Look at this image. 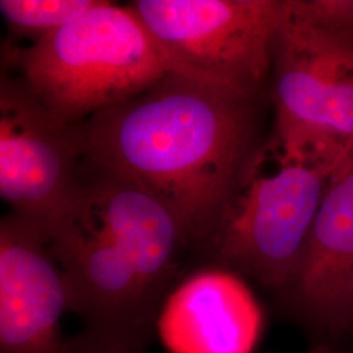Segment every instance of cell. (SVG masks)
<instances>
[{
	"label": "cell",
	"mask_w": 353,
	"mask_h": 353,
	"mask_svg": "<svg viewBox=\"0 0 353 353\" xmlns=\"http://www.w3.org/2000/svg\"><path fill=\"white\" fill-rule=\"evenodd\" d=\"M258 96L169 72L81 123L83 157L148 191L204 250L262 145Z\"/></svg>",
	"instance_id": "obj_1"
},
{
	"label": "cell",
	"mask_w": 353,
	"mask_h": 353,
	"mask_svg": "<svg viewBox=\"0 0 353 353\" xmlns=\"http://www.w3.org/2000/svg\"><path fill=\"white\" fill-rule=\"evenodd\" d=\"M4 51L3 61L17 67L38 101L67 126H80L172 72L131 4L103 0L37 42Z\"/></svg>",
	"instance_id": "obj_2"
},
{
	"label": "cell",
	"mask_w": 353,
	"mask_h": 353,
	"mask_svg": "<svg viewBox=\"0 0 353 353\" xmlns=\"http://www.w3.org/2000/svg\"><path fill=\"white\" fill-rule=\"evenodd\" d=\"M336 170L272 135L255 152L204 252L216 265L283 294L301 265Z\"/></svg>",
	"instance_id": "obj_3"
},
{
	"label": "cell",
	"mask_w": 353,
	"mask_h": 353,
	"mask_svg": "<svg viewBox=\"0 0 353 353\" xmlns=\"http://www.w3.org/2000/svg\"><path fill=\"white\" fill-rule=\"evenodd\" d=\"M172 72L259 96L288 0H137Z\"/></svg>",
	"instance_id": "obj_4"
},
{
	"label": "cell",
	"mask_w": 353,
	"mask_h": 353,
	"mask_svg": "<svg viewBox=\"0 0 353 353\" xmlns=\"http://www.w3.org/2000/svg\"><path fill=\"white\" fill-rule=\"evenodd\" d=\"M272 75L274 137L339 169L353 156V42L310 23L288 0Z\"/></svg>",
	"instance_id": "obj_5"
},
{
	"label": "cell",
	"mask_w": 353,
	"mask_h": 353,
	"mask_svg": "<svg viewBox=\"0 0 353 353\" xmlns=\"http://www.w3.org/2000/svg\"><path fill=\"white\" fill-rule=\"evenodd\" d=\"M83 159L79 126L58 122L20 76L0 81V196L45 230L74 202Z\"/></svg>",
	"instance_id": "obj_6"
},
{
	"label": "cell",
	"mask_w": 353,
	"mask_h": 353,
	"mask_svg": "<svg viewBox=\"0 0 353 353\" xmlns=\"http://www.w3.org/2000/svg\"><path fill=\"white\" fill-rule=\"evenodd\" d=\"M50 248L63 271L71 310L109 341L128 351L157 305L143 288L126 254L76 190L74 202L49 229Z\"/></svg>",
	"instance_id": "obj_7"
},
{
	"label": "cell",
	"mask_w": 353,
	"mask_h": 353,
	"mask_svg": "<svg viewBox=\"0 0 353 353\" xmlns=\"http://www.w3.org/2000/svg\"><path fill=\"white\" fill-rule=\"evenodd\" d=\"M283 299L310 334L313 353H339L353 314V156L328 182Z\"/></svg>",
	"instance_id": "obj_8"
},
{
	"label": "cell",
	"mask_w": 353,
	"mask_h": 353,
	"mask_svg": "<svg viewBox=\"0 0 353 353\" xmlns=\"http://www.w3.org/2000/svg\"><path fill=\"white\" fill-rule=\"evenodd\" d=\"M71 310L63 271L43 228L10 212L0 221V352L65 353Z\"/></svg>",
	"instance_id": "obj_9"
},
{
	"label": "cell",
	"mask_w": 353,
	"mask_h": 353,
	"mask_svg": "<svg viewBox=\"0 0 353 353\" xmlns=\"http://www.w3.org/2000/svg\"><path fill=\"white\" fill-rule=\"evenodd\" d=\"M77 194L126 254L143 288L159 306L179 254L190 246L174 214L148 191L84 157Z\"/></svg>",
	"instance_id": "obj_10"
},
{
	"label": "cell",
	"mask_w": 353,
	"mask_h": 353,
	"mask_svg": "<svg viewBox=\"0 0 353 353\" xmlns=\"http://www.w3.org/2000/svg\"><path fill=\"white\" fill-rule=\"evenodd\" d=\"M156 327L170 353H254L265 316L242 276L214 265L191 274L165 297Z\"/></svg>",
	"instance_id": "obj_11"
},
{
	"label": "cell",
	"mask_w": 353,
	"mask_h": 353,
	"mask_svg": "<svg viewBox=\"0 0 353 353\" xmlns=\"http://www.w3.org/2000/svg\"><path fill=\"white\" fill-rule=\"evenodd\" d=\"M101 0H1L0 12L14 37L37 42L72 23Z\"/></svg>",
	"instance_id": "obj_12"
},
{
	"label": "cell",
	"mask_w": 353,
	"mask_h": 353,
	"mask_svg": "<svg viewBox=\"0 0 353 353\" xmlns=\"http://www.w3.org/2000/svg\"><path fill=\"white\" fill-rule=\"evenodd\" d=\"M294 11L353 42V0H292Z\"/></svg>",
	"instance_id": "obj_13"
},
{
	"label": "cell",
	"mask_w": 353,
	"mask_h": 353,
	"mask_svg": "<svg viewBox=\"0 0 353 353\" xmlns=\"http://www.w3.org/2000/svg\"><path fill=\"white\" fill-rule=\"evenodd\" d=\"M96 353H127V351L119 350V348H113V347H105L102 351Z\"/></svg>",
	"instance_id": "obj_14"
}]
</instances>
